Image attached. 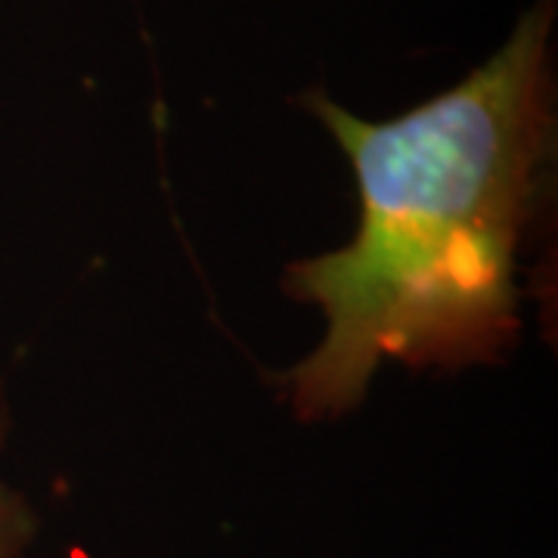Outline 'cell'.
Returning a JSON list of instances; mask_svg holds the SVG:
<instances>
[{
	"label": "cell",
	"mask_w": 558,
	"mask_h": 558,
	"mask_svg": "<svg viewBox=\"0 0 558 558\" xmlns=\"http://www.w3.org/2000/svg\"><path fill=\"white\" fill-rule=\"evenodd\" d=\"M7 435V410L0 400V444ZM38 515L20 490L0 481V558H20L38 534Z\"/></svg>",
	"instance_id": "cell-2"
},
{
	"label": "cell",
	"mask_w": 558,
	"mask_h": 558,
	"mask_svg": "<svg viewBox=\"0 0 558 558\" xmlns=\"http://www.w3.org/2000/svg\"><path fill=\"white\" fill-rule=\"evenodd\" d=\"M553 25L556 0H537L494 57L398 119L304 97L354 168L360 223L286 277L326 317L282 376L299 418L354 410L385 360L465 369L519 341L521 245L556 146Z\"/></svg>",
	"instance_id": "cell-1"
}]
</instances>
